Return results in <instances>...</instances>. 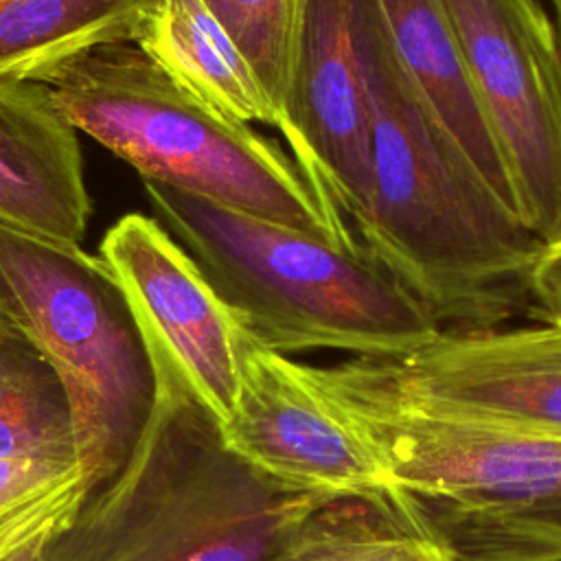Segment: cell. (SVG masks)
I'll return each instance as SVG.
<instances>
[{
  "label": "cell",
  "instance_id": "obj_1",
  "mask_svg": "<svg viewBox=\"0 0 561 561\" xmlns=\"http://www.w3.org/2000/svg\"><path fill=\"white\" fill-rule=\"evenodd\" d=\"M370 107V191L351 224L359 248L440 331L530 316L546 243L480 178L394 57L370 0H353Z\"/></svg>",
  "mask_w": 561,
  "mask_h": 561
},
{
  "label": "cell",
  "instance_id": "obj_2",
  "mask_svg": "<svg viewBox=\"0 0 561 561\" xmlns=\"http://www.w3.org/2000/svg\"><path fill=\"white\" fill-rule=\"evenodd\" d=\"M329 500L252 467L191 392L153 375V403L127 462L85 495L44 561H272Z\"/></svg>",
  "mask_w": 561,
  "mask_h": 561
},
{
  "label": "cell",
  "instance_id": "obj_3",
  "mask_svg": "<svg viewBox=\"0 0 561 561\" xmlns=\"http://www.w3.org/2000/svg\"><path fill=\"white\" fill-rule=\"evenodd\" d=\"M142 184L151 219L259 346L287 357L342 351L394 359L438 335L427 309L364 250L337 248L162 182Z\"/></svg>",
  "mask_w": 561,
  "mask_h": 561
},
{
  "label": "cell",
  "instance_id": "obj_4",
  "mask_svg": "<svg viewBox=\"0 0 561 561\" xmlns=\"http://www.w3.org/2000/svg\"><path fill=\"white\" fill-rule=\"evenodd\" d=\"M46 85L77 131L142 180L362 250L342 213L313 191L274 138L197 101L134 42L85 50Z\"/></svg>",
  "mask_w": 561,
  "mask_h": 561
},
{
  "label": "cell",
  "instance_id": "obj_5",
  "mask_svg": "<svg viewBox=\"0 0 561 561\" xmlns=\"http://www.w3.org/2000/svg\"><path fill=\"white\" fill-rule=\"evenodd\" d=\"M0 318L59 375L88 493L127 462L153 403L151 364L112 267L79 243L0 221Z\"/></svg>",
  "mask_w": 561,
  "mask_h": 561
},
{
  "label": "cell",
  "instance_id": "obj_6",
  "mask_svg": "<svg viewBox=\"0 0 561 561\" xmlns=\"http://www.w3.org/2000/svg\"><path fill=\"white\" fill-rule=\"evenodd\" d=\"M311 375L394 491L449 506L519 504L561 491L557 436L403 405L357 381L344 362L311 366Z\"/></svg>",
  "mask_w": 561,
  "mask_h": 561
},
{
  "label": "cell",
  "instance_id": "obj_7",
  "mask_svg": "<svg viewBox=\"0 0 561 561\" xmlns=\"http://www.w3.org/2000/svg\"><path fill=\"white\" fill-rule=\"evenodd\" d=\"M478 103L504 153L515 208L561 241V48L541 0H443Z\"/></svg>",
  "mask_w": 561,
  "mask_h": 561
},
{
  "label": "cell",
  "instance_id": "obj_8",
  "mask_svg": "<svg viewBox=\"0 0 561 561\" xmlns=\"http://www.w3.org/2000/svg\"><path fill=\"white\" fill-rule=\"evenodd\" d=\"M344 364L403 405L561 438V324L438 331L403 357Z\"/></svg>",
  "mask_w": 561,
  "mask_h": 561
},
{
  "label": "cell",
  "instance_id": "obj_9",
  "mask_svg": "<svg viewBox=\"0 0 561 561\" xmlns=\"http://www.w3.org/2000/svg\"><path fill=\"white\" fill-rule=\"evenodd\" d=\"M99 256L127 296L151 373L180 383L224 425L245 340L230 309L151 217L123 215L101 239Z\"/></svg>",
  "mask_w": 561,
  "mask_h": 561
},
{
  "label": "cell",
  "instance_id": "obj_10",
  "mask_svg": "<svg viewBox=\"0 0 561 561\" xmlns=\"http://www.w3.org/2000/svg\"><path fill=\"white\" fill-rule=\"evenodd\" d=\"M226 445L265 476L327 497L394 493L377 460L311 375V364L267 351L248 335Z\"/></svg>",
  "mask_w": 561,
  "mask_h": 561
},
{
  "label": "cell",
  "instance_id": "obj_11",
  "mask_svg": "<svg viewBox=\"0 0 561 561\" xmlns=\"http://www.w3.org/2000/svg\"><path fill=\"white\" fill-rule=\"evenodd\" d=\"M278 131L313 191L351 226L370 191V107L353 0H307Z\"/></svg>",
  "mask_w": 561,
  "mask_h": 561
},
{
  "label": "cell",
  "instance_id": "obj_12",
  "mask_svg": "<svg viewBox=\"0 0 561 561\" xmlns=\"http://www.w3.org/2000/svg\"><path fill=\"white\" fill-rule=\"evenodd\" d=\"M92 217L77 129L39 81H0V221L79 243Z\"/></svg>",
  "mask_w": 561,
  "mask_h": 561
},
{
  "label": "cell",
  "instance_id": "obj_13",
  "mask_svg": "<svg viewBox=\"0 0 561 561\" xmlns=\"http://www.w3.org/2000/svg\"><path fill=\"white\" fill-rule=\"evenodd\" d=\"M383 35L419 96L480 178L515 213L504 153L469 83L443 0H370Z\"/></svg>",
  "mask_w": 561,
  "mask_h": 561
},
{
  "label": "cell",
  "instance_id": "obj_14",
  "mask_svg": "<svg viewBox=\"0 0 561 561\" xmlns=\"http://www.w3.org/2000/svg\"><path fill=\"white\" fill-rule=\"evenodd\" d=\"M131 42L221 116L280 127L278 110L204 0H156Z\"/></svg>",
  "mask_w": 561,
  "mask_h": 561
},
{
  "label": "cell",
  "instance_id": "obj_15",
  "mask_svg": "<svg viewBox=\"0 0 561 561\" xmlns=\"http://www.w3.org/2000/svg\"><path fill=\"white\" fill-rule=\"evenodd\" d=\"M156 0H0V81L46 83L68 61L131 42Z\"/></svg>",
  "mask_w": 561,
  "mask_h": 561
},
{
  "label": "cell",
  "instance_id": "obj_16",
  "mask_svg": "<svg viewBox=\"0 0 561 561\" xmlns=\"http://www.w3.org/2000/svg\"><path fill=\"white\" fill-rule=\"evenodd\" d=\"M272 561H454L403 491L313 508Z\"/></svg>",
  "mask_w": 561,
  "mask_h": 561
},
{
  "label": "cell",
  "instance_id": "obj_17",
  "mask_svg": "<svg viewBox=\"0 0 561 561\" xmlns=\"http://www.w3.org/2000/svg\"><path fill=\"white\" fill-rule=\"evenodd\" d=\"M77 462L66 388L42 353L0 318V460Z\"/></svg>",
  "mask_w": 561,
  "mask_h": 561
},
{
  "label": "cell",
  "instance_id": "obj_18",
  "mask_svg": "<svg viewBox=\"0 0 561 561\" xmlns=\"http://www.w3.org/2000/svg\"><path fill=\"white\" fill-rule=\"evenodd\" d=\"M412 504L454 561H561V491L500 506Z\"/></svg>",
  "mask_w": 561,
  "mask_h": 561
},
{
  "label": "cell",
  "instance_id": "obj_19",
  "mask_svg": "<svg viewBox=\"0 0 561 561\" xmlns=\"http://www.w3.org/2000/svg\"><path fill=\"white\" fill-rule=\"evenodd\" d=\"M88 495L79 462L0 460V561L57 537Z\"/></svg>",
  "mask_w": 561,
  "mask_h": 561
},
{
  "label": "cell",
  "instance_id": "obj_20",
  "mask_svg": "<svg viewBox=\"0 0 561 561\" xmlns=\"http://www.w3.org/2000/svg\"><path fill=\"white\" fill-rule=\"evenodd\" d=\"M278 110L287 101L307 0H204ZM280 129V127H278Z\"/></svg>",
  "mask_w": 561,
  "mask_h": 561
},
{
  "label": "cell",
  "instance_id": "obj_21",
  "mask_svg": "<svg viewBox=\"0 0 561 561\" xmlns=\"http://www.w3.org/2000/svg\"><path fill=\"white\" fill-rule=\"evenodd\" d=\"M530 318L561 324V241L543 248L530 274Z\"/></svg>",
  "mask_w": 561,
  "mask_h": 561
},
{
  "label": "cell",
  "instance_id": "obj_22",
  "mask_svg": "<svg viewBox=\"0 0 561 561\" xmlns=\"http://www.w3.org/2000/svg\"><path fill=\"white\" fill-rule=\"evenodd\" d=\"M50 541V539H48ZM48 541H37L33 546H28L26 550H22L18 557H13L11 561H44V552H46V543Z\"/></svg>",
  "mask_w": 561,
  "mask_h": 561
},
{
  "label": "cell",
  "instance_id": "obj_23",
  "mask_svg": "<svg viewBox=\"0 0 561 561\" xmlns=\"http://www.w3.org/2000/svg\"><path fill=\"white\" fill-rule=\"evenodd\" d=\"M550 4L554 7V31H557V39H559V48H561V0H550Z\"/></svg>",
  "mask_w": 561,
  "mask_h": 561
}]
</instances>
